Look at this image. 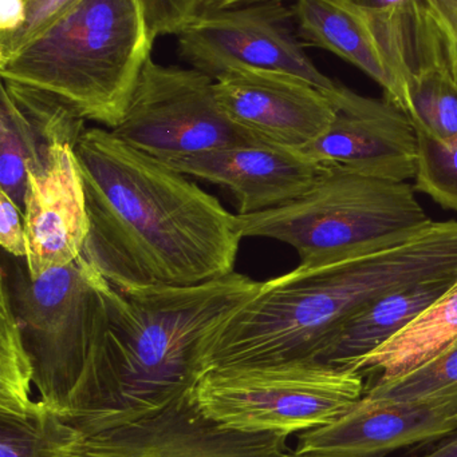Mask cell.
<instances>
[{
	"mask_svg": "<svg viewBox=\"0 0 457 457\" xmlns=\"http://www.w3.org/2000/svg\"><path fill=\"white\" fill-rule=\"evenodd\" d=\"M90 231L83 257L120 289L190 287L235 271L236 214L105 129L75 145Z\"/></svg>",
	"mask_w": 457,
	"mask_h": 457,
	"instance_id": "cell-1",
	"label": "cell"
},
{
	"mask_svg": "<svg viewBox=\"0 0 457 457\" xmlns=\"http://www.w3.org/2000/svg\"><path fill=\"white\" fill-rule=\"evenodd\" d=\"M259 285L236 271L190 287L120 289L106 279V329L83 410L63 423L82 431L105 428L153 415L195 392L212 337Z\"/></svg>",
	"mask_w": 457,
	"mask_h": 457,
	"instance_id": "cell-2",
	"label": "cell"
},
{
	"mask_svg": "<svg viewBox=\"0 0 457 457\" xmlns=\"http://www.w3.org/2000/svg\"><path fill=\"white\" fill-rule=\"evenodd\" d=\"M457 274V221L435 222L415 238L322 266L300 265L260 282L215 333L207 372L316 361L333 333L364 306L402 287Z\"/></svg>",
	"mask_w": 457,
	"mask_h": 457,
	"instance_id": "cell-3",
	"label": "cell"
},
{
	"mask_svg": "<svg viewBox=\"0 0 457 457\" xmlns=\"http://www.w3.org/2000/svg\"><path fill=\"white\" fill-rule=\"evenodd\" d=\"M155 39L140 0H80L0 62L2 80L45 91L110 130L125 115Z\"/></svg>",
	"mask_w": 457,
	"mask_h": 457,
	"instance_id": "cell-4",
	"label": "cell"
},
{
	"mask_svg": "<svg viewBox=\"0 0 457 457\" xmlns=\"http://www.w3.org/2000/svg\"><path fill=\"white\" fill-rule=\"evenodd\" d=\"M408 182L324 165L308 193L254 214H236L241 238L275 239L302 266H322L399 246L434 224Z\"/></svg>",
	"mask_w": 457,
	"mask_h": 457,
	"instance_id": "cell-5",
	"label": "cell"
},
{
	"mask_svg": "<svg viewBox=\"0 0 457 457\" xmlns=\"http://www.w3.org/2000/svg\"><path fill=\"white\" fill-rule=\"evenodd\" d=\"M11 301L34 365L37 400L59 420L82 407L99 341L106 329V279L83 257L32 278L8 276Z\"/></svg>",
	"mask_w": 457,
	"mask_h": 457,
	"instance_id": "cell-6",
	"label": "cell"
},
{
	"mask_svg": "<svg viewBox=\"0 0 457 457\" xmlns=\"http://www.w3.org/2000/svg\"><path fill=\"white\" fill-rule=\"evenodd\" d=\"M364 375L317 361L208 370L200 410L225 428L292 436L326 426L365 395Z\"/></svg>",
	"mask_w": 457,
	"mask_h": 457,
	"instance_id": "cell-7",
	"label": "cell"
},
{
	"mask_svg": "<svg viewBox=\"0 0 457 457\" xmlns=\"http://www.w3.org/2000/svg\"><path fill=\"white\" fill-rule=\"evenodd\" d=\"M123 144L163 162L262 141L225 115L215 80L195 69L147 62L121 122Z\"/></svg>",
	"mask_w": 457,
	"mask_h": 457,
	"instance_id": "cell-8",
	"label": "cell"
},
{
	"mask_svg": "<svg viewBox=\"0 0 457 457\" xmlns=\"http://www.w3.org/2000/svg\"><path fill=\"white\" fill-rule=\"evenodd\" d=\"M290 436L236 431L209 419L195 392L153 415L80 431L53 416L47 457H282Z\"/></svg>",
	"mask_w": 457,
	"mask_h": 457,
	"instance_id": "cell-9",
	"label": "cell"
},
{
	"mask_svg": "<svg viewBox=\"0 0 457 457\" xmlns=\"http://www.w3.org/2000/svg\"><path fill=\"white\" fill-rule=\"evenodd\" d=\"M176 37L180 58L214 80L236 70L257 69L295 75L324 91L338 86L305 53L294 11L284 2L199 13Z\"/></svg>",
	"mask_w": 457,
	"mask_h": 457,
	"instance_id": "cell-10",
	"label": "cell"
},
{
	"mask_svg": "<svg viewBox=\"0 0 457 457\" xmlns=\"http://www.w3.org/2000/svg\"><path fill=\"white\" fill-rule=\"evenodd\" d=\"M326 93L334 118L321 136L300 149L306 157L389 181L415 179L418 133L402 109L386 98H368L341 85Z\"/></svg>",
	"mask_w": 457,
	"mask_h": 457,
	"instance_id": "cell-11",
	"label": "cell"
},
{
	"mask_svg": "<svg viewBox=\"0 0 457 457\" xmlns=\"http://www.w3.org/2000/svg\"><path fill=\"white\" fill-rule=\"evenodd\" d=\"M215 96L239 128L292 149L310 144L334 118L326 91L284 72L236 70L215 80Z\"/></svg>",
	"mask_w": 457,
	"mask_h": 457,
	"instance_id": "cell-12",
	"label": "cell"
},
{
	"mask_svg": "<svg viewBox=\"0 0 457 457\" xmlns=\"http://www.w3.org/2000/svg\"><path fill=\"white\" fill-rule=\"evenodd\" d=\"M26 269L32 278L77 261L90 231L85 187L72 142L51 145L42 168L29 171L23 204Z\"/></svg>",
	"mask_w": 457,
	"mask_h": 457,
	"instance_id": "cell-13",
	"label": "cell"
},
{
	"mask_svg": "<svg viewBox=\"0 0 457 457\" xmlns=\"http://www.w3.org/2000/svg\"><path fill=\"white\" fill-rule=\"evenodd\" d=\"M457 432V407L385 402L364 395L326 426L302 432L294 453L309 457H385Z\"/></svg>",
	"mask_w": 457,
	"mask_h": 457,
	"instance_id": "cell-14",
	"label": "cell"
},
{
	"mask_svg": "<svg viewBox=\"0 0 457 457\" xmlns=\"http://www.w3.org/2000/svg\"><path fill=\"white\" fill-rule=\"evenodd\" d=\"M164 163L184 176L225 187L235 197L241 216L270 211L302 197L324 169V163L310 160L300 150L267 141Z\"/></svg>",
	"mask_w": 457,
	"mask_h": 457,
	"instance_id": "cell-15",
	"label": "cell"
},
{
	"mask_svg": "<svg viewBox=\"0 0 457 457\" xmlns=\"http://www.w3.org/2000/svg\"><path fill=\"white\" fill-rule=\"evenodd\" d=\"M85 120L69 104L37 88L2 80L0 192L23 212L29 171L45 165L51 145H77Z\"/></svg>",
	"mask_w": 457,
	"mask_h": 457,
	"instance_id": "cell-16",
	"label": "cell"
},
{
	"mask_svg": "<svg viewBox=\"0 0 457 457\" xmlns=\"http://www.w3.org/2000/svg\"><path fill=\"white\" fill-rule=\"evenodd\" d=\"M295 24L305 46L324 48L372 78L407 114L404 91L392 74L369 21L345 0H295Z\"/></svg>",
	"mask_w": 457,
	"mask_h": 457,
	"instance_id": "cell-17",
	"label": "cell"
},
{
	"mask_svg": "<svg viewBox=\"0 0 457 457\" xmlns=\"http://www.w3.org/2000/svg\"><path fill=\"white\" fill-rule=\"evenodd\" d=\"M457 274L394 290L349 317L327 341L317 362L351 367L399 335L453 284Z\"/></svg>",
	"mask_w": 457,
	"mask_h": 457,
	"instance_id": "cell-18",
	"label": "cell"
},
{
	"mask_svg": "<svg viewBox=\"0 0 457 457\" xmlns=\"http://www.w3.org/2000/svg\"><path fill=\"white\" fill-rule=\"evenodd\" d=\"M407 115L416 133L448 149L457 146V80L443 39L435 40L402 67Z\"/></svg>",
	"mask_w": 457,
	"mask_h": 457,
	"instance_id": "cell-19",
	"label": "cell"
},
{
	"mask_svg": "<svg viewBox=\"0 0 457 457\" xmlns=\"http://www.w3.org/2000/svg\"><path fill=\"white\" fill-rule=\"evenodd\" d=\"M457 343V277L453 284L399 335L348 367L378 378L404 375Z\"/></svg>",
	"mask_w": 457,
	"mask_h": 457,
	"instance_id": "cell-20",
	"label": "cell"
},
{
	"mask_svg": "<svg viewBox=\"0 0 457 457\" xmlns=\"http://www.w3.org/2000/svg\"><path fill=\"white\" fill-rule=\"evenodd\" d=\"M34 365L11 301L7 271L0 289V415L24 416L40 407L35 396Z\"/></svg>",
	"mask_w": 457,
	"mask_h": 457,
	"instance_id": "cell-21",
	"label": "cell"
},
{
	"mask_svg": "<svg viewBox=\"0 0 457 457\" xmlns=\"http://www.w3.org/2000/svg\"><path fill=\"white\" fill-rule=\"evenodd\" d=\"M365 395L385 402L457 407V343L404 375L378 378Z\"/></svg>",
	"mask_w": 457,
	"mask_h": 457,
	"instance_id": "cell-22",
	"label": "cell"
},
{
	"mask_svg": "<svg viewBox=\"0 0 457 457\" xmlns=\"http://www.w3.org/2000/svg\"><path fill=\"white\" fill-rule=\"evenodd\" d=\"M80 0H0V62L55 23Z\"/></svg>",
	"mask_w": 457,
	"mask_h": 457,
	"instance_id": "cell-23",
	"label": "cell"
},
{
	"mask_svg": "<svg viewBox=\"0 0 457 457\" xmlns=\"http://www.w3.org/2000/svg\"><path fill=\"white\" fill-rule=\"evenodd\" d=\"M419 154L415 189L448 211L457 212V146H443L418 133Z\"/></svg>",
	"mask_w": 457,
	"mask_h": 457,
	"instance_id": "cell-24",
	"label": "cell"
},
{
	"mask_svg": "<svg viewBox=\"0 0 457 457\" xmlns=\"http://www.w3.org/2000/svg\"><path fill=\"white\" fill-rule=\"evenodd\" d=\"M50 424L42 404L30 415H0V457H47Z\"/></svg>",
	"mask_w": 457,
	"mask_h": 457,
	"instance_id": "cell-25",
	"label": "cell"
},
{
	"mask_svg": "<svg viewBox=\"0 0 457 457\" xmlns=\"http://www.w3.org/2000/svg\"><path fill=\"white\" fill-rule=\"evenodd\" d=\"M153 39L177 35L198 13L200 0H140Z\"/></svg>",
	"mask_w": 457,
	"mask_h": 457,
	"instance_id": "cell-26",
	"label": "cell"
},
{
	"mask_svg": "<svg viewBox=\"0 0 457 457\" xmlns=\"http://www.w3.org/2000/svg\"><path fill=\"white\" fill-rule=\"evenodd\" d=\"M0 245L8 254L26 258L23 212L3 192H0Z\"/></svg>",
	"mask_w": 457,
	"mask_h": 457,
	"instance_id": "cell-27",
	"label": "cell"
},
{
	"mask_svg": "<svg viewBox=\"0 0 457 457\" xmlns=\"http://www.w3.org/2000/svg\"><path fill=\"white\" fill-rule=\"evenodd\" d=\"M427 3L442 29L451 70L457 80V0H427Z\"/></svg>",
	"mask_w": 457,
	"mask_h": 457,
	"instance_id": "cell-28",
	"label": "cell"
},
{
	"mask_svg": "<svg viewBox=\"0 0 457 457\" xmlns=\"http://www.w3.org/2000/svg\"><path fill=\"white\" fill-rule=\"evenodd\" d=\"M367 18H385L402 11L429 8L427 0H345ZM432 12V11H431Z\"/></svg>",
	"mask_w": 457,
	"mask_h": 457,
	"instance_id": "cell-29",
	"label": "cell"
},
{
	"mask_svg": "<svg viewBox=\"0 0 457 457\" xmlns=\"http://www.w3.org/2000/svg\"><path fill=\"white\" fill-rule=\"evenodd\" d=\"M263 2H284V0H200L196 15H199V13L212 12V11L244 7V5Z\"/></svg>",
	"mask_w": 457,
	"mask_h": 457,
	"instance_id": "cell-30",
	"label": "cell"
},
{
	"mask_svg": "<svg viewBox=\"0 0 457 457\" xmlns=\"http://www.w3.org/2000/svg\"><path fill=\"white\" fill-rule=\"evenodd\" d=\"M423 457H457V432L448 436L442 445Z\"/></svg>",
	"mask_w": 457,
	"mask_h": 457,
	"instance_id": "cell-31",
	"label": "cell"
},
{
	"mask_svg": "<svg viewBox=\"0 0 457 457\" xmlns=\"http://www.w3.org/2000/svg\"><path fill=\"white\" fill-rule=\"evenodd\" d=\"M282 457H309V456L298 455V453H295L294 451H287V453H284V455Z\"/></svg>",
	"mask_w": 457,
	"mask_h": 457,
	"instance_id": "cell-32",
	"label": "cell"
}]
</instances>
